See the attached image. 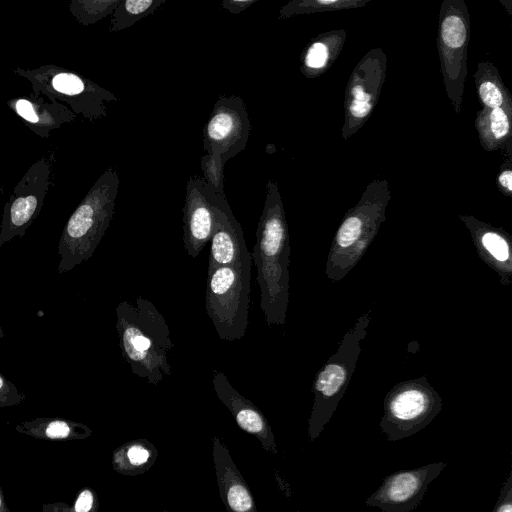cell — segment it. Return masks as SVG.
Returning a JSON list of instances; mask_svg holds the SVG:
<instances>
[{
  "mask_svg": "<svg viewBox=\"0 0 512 512\" xmlns=\"http://www.w3.org/2000/svg\"><path fill=\"white\" fill-rule=\"evenodd\" d=\"M288 235L277 183L266 184V198L251 259L257 270L260 308L269 325L283 324L287 304Z\"/></svg>",
  "mask_w": 512,
  "mask_h": 512,
  "instance_id": "obj_2",
  "label": "cell"
},
{
  "mask_svg": "<svg viewBox=\"0 0 512 512\" xmlns=\"http://www.w3.org/2000/svg\"><path fill=\"white\" fill-rule=\"evenodd\" d=\"M95 505V495L90 489H84L75 502V512H91Z\"/></svg>",
  "mask_w": 512,
  "mask_h": 512,
  "instance_id": "obj_27",
  "label": "cell"
},
{
  "mask_svg": "<svg viewBox=\"0 0 512 512\" xmlns=\"http://www.w3.org/2000/svg\"><path fill=\"white\" fill-rule=\"evenodd\" d=\"M479 95L483 103L489 108H500L503 104L502 93L492 82H484L479 86Z\"/></svg>",
  "mask_w": 512,
  "mask_h": 512,
  "instance_id": "obj_24",
  "label": "cell"
},
{
  "mask_svg": "<svg viewBox=\"0 0 512 512\" xmlns=\"http://www.w3.org/2000/svg\"><path fill=\"white\" fill-rule=\"evenodd\" d=\"M258 0H223L221 7L232 14H240Z\"/></svg>",
  "mask_w": 512,
  "mask_h": 512,
  "instance_id": "obj_28",
  "label": "cell"
},
{
  "mask_svg": "<svg viewBox=\"0 0 512 512\" xmlns=\"http://www.w3.org/2000/svg\"><path fill=\"white\" fill-rule=\"evenodd\" d=\"M445 467V462H435L394 472L383 479L367 498L366 505L378 507L382 512H411L421 503L428 485Z\"/></svg>",
  "mask_w": 512,
  "mask_h": 512,
  "instance_id": "obj_7",
  "label": "cell"
},
{
  "mask_svg": "<svg viewBox=\"0 0 512 512\" xmlns=\"http://www.w3.org/2000/svg\"><path fill=\"white\" fill-rule=\"evenodd\" d=\"M317 3L322 4V5H330V4L336 3V1H329V0L323 1V0H320V1H317Z\"/></svg>",
  "mask_w": 512,
  "mask_h": 512,
  "instance_id": "obj_30",
  "label": "cell"
},
{
  "mask_svg": "<svg viewBox=\"0 0 512 512\" xmlns=\"http://www.w3.org/2000/svg\"><path fill=\"white\" fill-rule=\"evenodd\" d=\"M345 379V369L337 364H330L319 374L315 388L324 397L330 398L338 393Z\"/></svg>",
  "mask_w": 512,
  "mask_h": 512,
  "instance_id": "obj_16",
  "label": "cell"
},
{
  "mask_svg": "<svg viewBox=\"0 0 512 512\" xmlns=\"http://www.w3.org/2000/svg\"><path fill=\"white\" fill-rule=\"evenodd\" d=\"M214 228L212 204L207 183L199 176H191L186 184L183 207V242L186 253L196 258L211 240Z\"/></svg>",
  "mask_w": 512,
  "mask_h": 512,
  "instance_id": "obj_9",
  "label": "cell"
},
{
  "mask_svg": "<svg viewBox=\"0 0 512 512\" xmlns=\"http://www.w3.org/2000/svg\"><path fill=\"white\" fill-rule=\"evenodd\" d=\"M161 512H169V511H167V510H163V511H161Z\"/></svg>",
  "mask_w": 512,
  "mask_h": 512,
  "instance_id": "obj_32",
  "label": "cell"
},
{
  "mask_svg": "<svg viewBox=\"0 0 512 512\" xmlns=\"http://www.w3.org/2000/svg\"><path fill=\"white\" fill-rule=\"evenodd\" d=\"M435 413V403L427 394L419 389H406L389 402L382 430L387 440H401L421 430Z\"/></svg>",
  "mask_w": 512,
  "mask_h": 512,
  "instance_id": "obj_10",
  "label": "cell"
},
{
  "mask_svg": "<svg viewBox=\"0 0 512 512\" xmlns=\"http://www.w3.org/2000/svg\"><path fill=\"white\" fill-rule=\"evenodd\" d=\"M4 337V331L1 327V323H0V339H2Z\"/></svg>",
  "mask_w": 512,
  "mask_h": 512,
  "instance_id": "obj_31",
  "label": "cell"
},
{
  "mask_svg": "<svg viewBox=\"0 0 512 512\" xmlns=\"http://www.w3.org/2000/svg\"><path fill=\"white\" fill-rule=\"evenodd\" d=\"M353 99L350 104V112L356 118H364L371 110V95L364 91L361 85L352 88Z\"/></svg>",
  "mask_w": 512,
  "mask_h": 512,
  "instance_id": "obj_19",
  "label": "cell"
},
{
  "mask_svg": "<svg viewBox=\"0 0 512 512\" xmlns=\"http://www.w3.org/2000/svg\"><path fill=\"white\" fill-rule=\"evenodd\" d=\"M119 3L120 0L78 1L72 6L78 20L89 25L111 15Z\"/></svg>",
  "mask_w": 512,
  "mask_h": 512,
  "instance_id": "obj_15",
  "label": "cell"
},
{
  "mask_svg": "<svg viewBox=\"0 0 512 512\" xmlns=\"http://www.w3.org/2000/svg\"><path fill=\"white\" fill-rule=\"evenodd\" d=\"M72 432L71 425L64 420H52L46 423L45 434L50 439H62Z\"/></svg>",
  "mask_w": 512,
  "mask_h": 512,
  "instance_id": "obj_26",
  "label": "cell"
},
{
  "mask_svg": "<svg viewBox=\"0 0 512 512\" xmlns=\"http://www.w3.org/2000/svg\"><path fill=\"white\" fill-rule=\"evenodd\" d=\"M499 182L508 191H512V172H511V170L503 171L499 176Z\"/></svg>",
  "mask_w": 512,
  "mask_h": 512,
  "instance_id": "obj_29",
  "label": "cell"
},
{
  "mask_svg": "<svg viewBox=\"0 0 512 512\" xmlns=\"http://www.w3.org/2000/svg\"><path fill=\"white\" fill-rule=\"evenodd\" d=\"M116 331L125 362L133 374L153 386L171 376L169 352L174 349L164 315L142 296L116 307Z\"/></svg>",
  "mask_w": 512,
  "mask_h": 512,
  "instance_id": "obj_1",
  "label": "cell"
},
{
  "mask_svg": "<svg viewBox=\"0 0 512 512\" xmlns=\"http://www.w3.org/2000/svg\"><path fill=\"white\" fill-rule=\"evenodd\" d=\"M251 268L252 261L208 268L205 308L221 340L232 342L245 336Z\"/></svg>",
  "mask_w": 512,
  "mask_h": 512,
  "instance_id": "obj_5",
  "label": "cell"
},
{
  "mask_svg": "<svg viewBox=\"0 0 512 512\" xmlns=\"http://www.w3.org/2000/svg\"><path fill=\"white\" fill-rule=\"evenodd\" d=\"M251 131L246 105L239 96L221 95L203 129L201 158L203 179L212 188L223 190L225 163L242 152Z\"/></svg>",
  "mask_w": 512,
  "mask_h": 512,
  "instance_id": "obj_4",
  "label": "cell"
},
{
  "mask_svg": "<svg viewBox=\"0 0 512 512\" xmlns=\"http://www.w3.org/2000/svg\"><path fill=\"white\" fill-rule=\"evenodd\" d=\"M0 506H1V498H0Z\"/></svg>",
  "mask_w": 512,
  "mask_h": 512,
  "instance_id": "obj_33",
  "label": "cell"
},
{
  "mask_svg": "<svg viewBox=\"0 0 512 512\" xmlns=\"http://www.w3.org/2000/svg\"><path fill=\"white\" fill-rule=\"evenodd\" d=\"M328 59L327 47L322 42L313 43L307 50L304 64L311 69L323 67Z\"/></svg>",
  "mask_w": 512,
  "mask_h": 512,
  "instance_id": "obj_21",
  "label": "cell"
},
{
  "mask_svg": "<svg viewBox=\"0 0 512 512\" xmlns=\"http://www.w3.org/2000/svg\"><path fill=\"white\" fill-rule=\"evenodd\" d=\"M492 512H512V471L503 484L498 500Z\"/></svg>",
  "mask_w": 512,
  "mask_h": 512,
  "instance_id": "obj_25",
  "label": "cell"
},
{
  "mask_svg": "<svg viewBox=\"0 0 512 512\" xmlns=\"http://www.w3.org/2000/svg\"><path fill=\"white\" fill-rule=\"evenodd\" d=\"M207 190L214 216L208 268L252 261L242 227L233 215L224 191L208 184Z\"/></svg>",
  "mask_w": 512,
  "mask_h": 512,
  "instance_id": "obj_8",
  "label": "cell"
},
{
  "mask_svg": "<svg viewBox=\"0 0 512 512\" xmlns=\"http://www.w3.org/2000/svg\"><path fill=\"white\" fill-rule=\"evenodd\" d=\"M212 385L217 398L228 408L239 428L256 437L263 449L277 454L271 426L263 413L231 385L223 372L212 370Z\"/></svg>",
  "mask_w": 512,
  "mask_h": 512,
  "instance_id": "obj_11",
  "label": "cell"
},
{
  "mask_svg": "<svg viewBox=\"0 0 512 512\" xmlns=\"http://www.w3.org/2000/svg\"><path fill=\"white\" fill-rule=\"evenodd\" d=\"M484 247L499 261H506L509 257L507 242L498 234L489 232L482 237Z\"/></svg>",
  "mask_w": 512,
  "mask_h": 512,
  "instance_id": "obj_20",
  "label": "cell"
},
{
  "mask_svg": "<svg viewBox=\"0 0 512 512\" xmlns=\"http://www.w3.org/2000/svg\"><path fill=\"white\" fill-rule=\"evenodd\" d=\"M166 0H120L111 14L110 32H118L153 14Z\"/></svg>",
  "mask_w": 512,
  "mask_h": 512,
  "instance_id": "obj_14",
  "label": "cell"
},
{
  "mask_svg": "<svg viewBox=\"0 0 512 512\" xmlns=\"http://www.w3.org/2000/svg\"><path fill=\"white\" fill-rule=\"evenodd\" d=\"M489 128L493 137L500 139L506 136L509 132V120L505 111L501 108H494L489 116Z\"/></svg>",
  "mask_w": 512,
  "mask_h": 512,
  "instance_id": "obj_23",
  "label": "cell"
},
{
  "mask_svg": "<svg viewBox=\"0 0 512 512\" xmlns=\"http://www.w3.org/2000/svg\"><path fill=\"white\" fill-rule=\"evenodd\" d=\"M362 230V222L358 217H349L344 221L337 234V242L341 247H348L356 242Z\"/></svg>",
  "mask_w": 512,
  "mask_h": 512,
  "instance_id": "obj_18",
  "label": "cell"
},
{
  "mask_svg": "<svg viewBox=\"0 0 512 512\" xmlns=\"http://www.w3.org/2000/svg\"><path fill=\"white\" fill-rule=\"evenodd\" d=\"M441 36L450 48L463 46L466 41V27L463 20L456 15L446 17L442 22Z\"/></svg>",
  "mask_w": 512,
  "mask_h": 512,
  "instance_id": "obj_17",
  "label": "cell"
},
{
  "mask_svg": "<svg viewBox=\"0 0 512 512\" xmlns=\"http://www.w3.org/2000/svg\"><path fill=\"white\" fill-rule=\"evenodd\" d=\"M50 166L44 158L34 163L6 202L0 225V247L13 238H22L40 214L48 192Z\"/></svg>",
  "mask_w": 512,
  "mask_h": 512,
  "instance_id": "obj_6",
  "label": "cell"
},
{
  "mask_svg": "<svg viewBox=\"0 0 512 512\" xmlns=\"http://www.w3.org/2000/svg\"><path fill=\"white\" fill-rule=\"evenodd\" d=\"M118 187V171L107 168L71 214L57 249L59 274L92 257L114 215Z\"/></svg>",
  "mask_w": 512,
  "mask_h": 512,
  "instance_id": "obj_3",
  "label": "cell"
},
{
  "mask_svg": "<svg viewBox=\"0 0 512 512\" xmlns=\"http://www.w3.org/2000/svg\"><path fill=\"white\" fill-rule=\"evenodd\" d=\"M25 399L17 387L0 373V406L13 405Z\"/></svg>",
  "mask_w": 512,
  "mask_h": 512,
  "instance_id": "obj_22",
  "label": "cell"
},
{
  "mask_svg": "<svg viewBox=\"0 0 512 512\" xmlns=\"http://www.w3.org/2000/svg\"><path fill=\"white\" fill-rule=\"evenodd\" d=\"M212 457L220 499L227 512H258L253 494L234 463L228 447L212 436Z\"/></svg>",
  "mask_w": 512,
  "mask_h": 512,
  "instance_id": "obj_12",
  "label": "cell"
},
{
  "mask_svg": "<svg viewBox=\"0 0 512 512\" xmlns=\"http://www.w3.org/2000/svg\"><path fill=\"white\" fill-rule=\"evenodd\" d=\"M157 457L158 450L148 439L130 440L113 452V467L120 474L136 476L147 472Z\"/></svg>",
  "mask_w": 512,
  "mask_h": 512,
  "instance_id": "obj_13",
  "label": "cell"
}]
</instances>
